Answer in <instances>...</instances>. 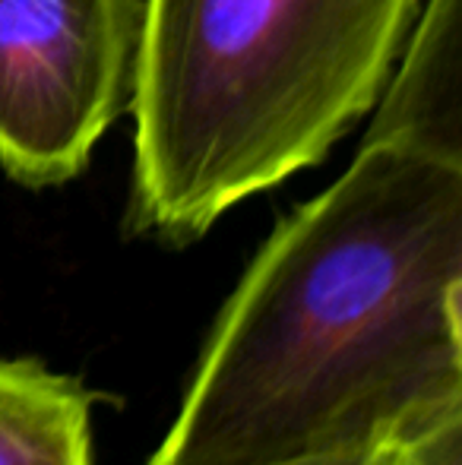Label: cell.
I'll return each instance as SVG.
<instances>
[{"mask_svg":"<svg viewBox=\"0 0 462 465\" xmlns=\"http://www.w3.org/2000/svg\"><path fill=\"white\" fill-rule=\"evenodd\" d=\"M462 411V159L364 140L219 311L146 465H291Z\"/></svg>","mask_w":462,"mask_h":465,"instance_id":"6da1fadb","label":"cell"},{"mask_svg":"<svg viewBox=\"0 0 462 465\" xmlns=\"http://www.w3.org/2000/svg\"><path fill=\"white\" fill-rule=\"evenodd\" d=\"M421 0H143L133 234L184 247L377 104Z\"/></svg>","mask_w":462,"mask_h":465,"instance_id":"7a4b0ae2","label":"cell"},{"mask_svg":"<svg viewBox=\"0 0 462 465\" xmlns=\"http://www.w3.org/2000/svg\"><path fill=\"white\" fill-rule=\"evenodd\" d=\"M143 0H0V168L23 187L74 181L130 111Z\"/></svg>","mask_w":462,"mask_h":465,"instance_id":"3957f363","label":"cell"},{"mask_svg":"<svg viewBox=\"0 0 462 465\" xmlns=\"http://www.w3.org/2000/svg\"><path fill=\"white\" fill-rule=\"evenodd\" d=\"M462 0H421L364 140H402L462 159Z\"/></svg>","mask_w":462,"mask_h":465,"instance_id":"277c9868","label":"cell"},{"mask_svg":"<svg viewBox=\"0 0 462 465\" xmlns=\"http://www.w3.org/2000/svg\"><path fill=\"white\" fill-rule=\"evenodd\" d=\"M95 392L32 358H0V465H95Z\"/></svg>","mask_w":462,"mask_h":465,"instance_id":"5b68a950","label":"cell"},{"mask_svg":"<svg viewBox=\"0 0 462 465\" xmlns=\"http://www.w3.org/2000/svg\"><path fill=\"white\" fill-rule=\"evenodd\" d=\"M402 465H462V411L402 443Z\"/></svg>","mask_w":462,"mask_h":465,"instance_id":"8992f818","label":"cell"},{"mask_svg":"<svg viewBox=\"0 0 462 465\" xmlns=\"http://www.w3.org/2000/svg\"><path fill=\"white\" fill-rule=\"evenodd\" d=\"M402 443H380V447L351 450V453L320 456V460H304L291 465H402Z\"/></svg>","mask_w":462,"mask_h":465,"instance_id":"52a82bcc","label":"cell"}]
</instances>
